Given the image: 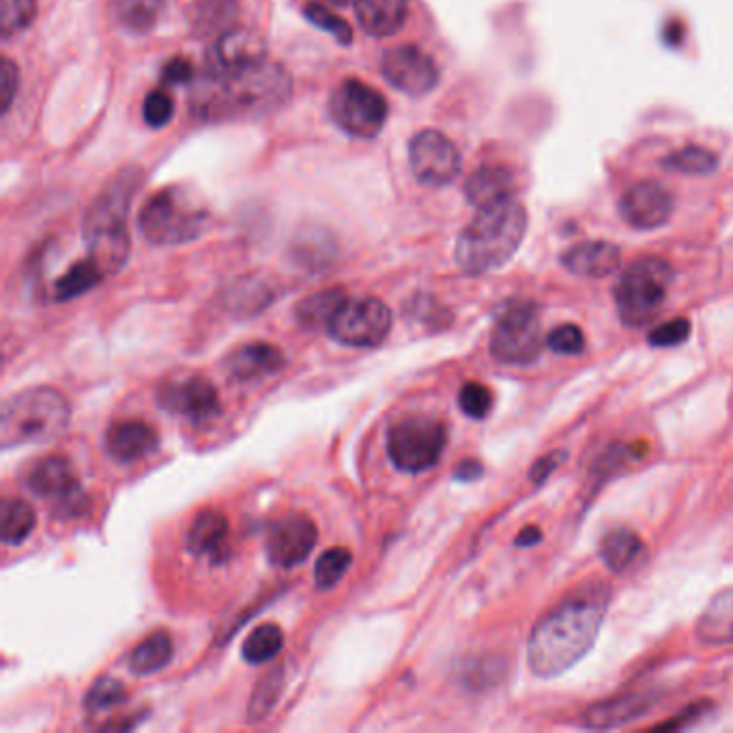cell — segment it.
Instances as JSON below:
<instances>
[{
	"mask_svg": "<svg viewBox=\"0 0 733 733\" xmlns=\"http://www.w3.org/2000/svg\"><path fill=\"white\" fill-rule=\"evenodd\" d=\"M392 329V310L377 297L347 299L325 332L355 349L379 347Z\"/></svg>",
	"mask_w": 733,
	"mask_h": 733,
	"instance_id": "cell-11",
	"label": "cell"
},
{
	"mask_svg": "<svg viewBox=\"0 0 733 733\" xmlns=\"http://www.w3.org/2000/svg\"><path fill=\"white\" fill-rule=\"evenodd\" d=\"M465 196L476 209L516 198V181L508 168L482 166L465 183Z\"/></svg>",
	"mask_w": 733,
	"mask_h": 733,
	"instance_id": "cell-24",
	"label": "cell"
},
{
	"mask_svg": "<svg viewBox=\"0 0 733 733\" xmlns=\"http://www.w3.org/2000/svg\"><path fill=\"white\" fill-rule=\"evenodd\" d=\"M458 405L471 420H484L493 409V392L484 383L469 381L458 392Z\"/></svg>",
	"mask_w": 733,
	"mask_h": 733,
	"instance_id": "cell-41",
	"label": "cell"
},
{
	"mask_svg": "<svg viewBox=\"0 0 733 733\" xmlns=\"http://www.w3.org/2000/svg\"><path fill=\"white\" fill-rule=\"evenodd\" d=\"M482 473H484L482 463H478L476 458H467V461L456 465V469H454V480H458V482H473V480L482 478Z\"/></svg>",
	"mask_w": 733,
	"mask_h": 733,
	"instance_id": "cell-50",
	"label": "cell"
},
{
	"mask_svg": "<svg viewBox=\"0 0 733 733\" xmlns=\"http://www.w3.org/2000/svg\"><path fill=\"white\" fill-rule=\"evenodd\" d=\"M138 224L142 237L153 246H181L207 231L209 209L185 185H168L142 205Z\"/></svg>",
	"mask_w": 733,
	"mask_h": 733,
	"instance_id": "cell-6",
	"label": "cell"
},
{
	"mask_svg": "<svg viewBox=\"0 0 733 733\" xmlns=\"http://www.w3.org/2000/svg\"><path fill=\"white\" fill-rule=\"evenodd\" d=\"M239 0H196L188 13L192 33L198 39L222 37L237 26Z\"/></svg>",
	"mask_w": 733,
	"mask_h": 733,
	"instance_id": "cell-26",
	"label": "cell"
},
{
	"mask_svg": "<svg viewBox=\"0 0 733 733\" xmlns=\"http://www.w3.org/2000/svg\"><path fill=\"white\" fill-rule=\"evenodd\" d=\"M172 639L168 632L157 630L145 641H140L129 654V671L136 675H153L162 671L172 660Z\"/></svg>",
	"mask_w": 733,
	"mask_h": 733,
	"instance_id": "cell-31",
	"label": "cell"
},
{
	"mask_svg": "<svg viewBox=\"0 0 733 733\" xmlns=\"http://www.w3.org/2000/svg\"><path fill=\"white\" fill-rule=\"evenodd\" d=\"M20 86V69L11 59H3V69H0V106H3V114H7L13 106V99L18 95Z\"/></svg>",
	"mask_w": 733,
	"mask_h": 733,
	"instance_id": "cell-46",
	"label": "cell"
},
{
	"mask_svg": "<svg viewBox=\"0 0 733 733\" xmlns=\"http://www.w3.org/2000/svg\"><path fill=\"white\" fill-rule=\"evenodd\" d=\"M226 368L237 381H256L280 372L284 368V353L276 344L250 342L228 355Z\"/></svg>",
	"mask_w": 733,
	"mask_h": 733,
	"instance_id": "cell-20",
	"label": "cell"
},
{
	"mask_svg": "<svg viewBox=\"0 0 733 733\" xmlns=\"http://www.w3.org/2000/svg\"><path fill=\"white\" fill-rule=\"evenodd\" d=\"M600 555L605 559V564L611 572L624 574L630 572L645 555V542L637 531L628 527H617L602 538L600 542Z\"/></svg>",
	"mask_w": 733,
	"mask_h": 733,
	"instance_id": "cell-28",
	"label": "cell"
},
{
	"mask_svg": "<svg viewBox=\"0 0 733 733\" xmlns=\"http://www.w3.org/2000/svg\"><path fill=\"white\" fill-rule=\"evenodd\" d=\"M273 297V289L267 284H263L261 280H254V282H248V280H241L239 286H235L233 289V301H235V308L239 312H246V308L250 312H256L261 310L263 306H267V301H271Z\"/></svg>",
	"mask_w": 733,
	"mask_h": 733,
	"instance_id": "cell-42",
	"label": "cell"
},
{
	"mask_svg": "<svg viewBox=\"0 0 733 733\" xmlns=\"http://www.w3.org/2000/svg\"><path fill=\"white\" fill-rule=\"evenodd\" d=\"M127 699V688L114 678H99L84 695V708L91 714L117 708Z\"/></svg>",
	"mask_w": 733,
	"mask_h": 733,
	"instance_id": "cell-39",
	"label": "cell"
},
{
	"mask_svg": "<svg viewBox=\"0 0 733 733\" xmlns=\"http://www.w3.org/2000/svg\"><path fill=\"white\" fill-rule=\"evenodd\" d=\"M542 540V531L538 527H525L519 536H516V546H534Z\"/></svg>",
	"mask_w": 733,
	"mask_h": 733,
	"instance_id": "cell-51",
	"label": "cell"
},
{
	"mask_svg": "<svg viewBox=\"0 0 733 733\" xmlns=\"http://www.w3.org/2000/svg\"><path fill=\"white\" fill-rule=\"evenodd\" d=\"M663 166L688 177H708L718 168V157L703 147H684L671 153Z\"/></svg>",
	"mask_w": 733,
	"mask_h": 733,
	"instance_id": "cell-35",
	"label": "cell"
},
{
	"mask_svg": "<svg viewBox=\"0 0 733 733\" xmlns=\"http://www.w3.org/2000/svg\"><path fill=\"white\" fill-rule=\"evenodd\" d=\"M140 181V168H121L119 172H114L84 213L82 235L86 248H89V256L106 276L123 269L129 258V250H132L127 215Z\"/></svg>",
	"mask_w": 733,
	"mask_h": 733,
	"instance_id": "cell-3",
	"label": "cell"
},
{
	"mask_svg": "<svg viewBox=\"0 0 733 733\" xmlns=\"http://www.w3.org/2000/svg\"><path fill=\"white\" fill-rule=\"evenodd\" d=\"M284 635L276 624H261L254 628L241 645V656L250 665L271 663L282 652Z\"/></svg>",
	"mask_w": 733,
	"mask_h": 733,
	"instance_id": "cell-34",
	"label": "cell"
},
{
	"mask_svg": "<svg viewBox=\"0 0 733 733\" xmlns=\"http://www.w3.org/2000/svg\"><path fill=\"white\" fill-rule=\"evenodd\" d=\"M37 514L28 501L20 497H7L0 508V540L7 546L22 544L33 534Z\"/></svg>",
	"mask_w": 733,
	"mask_h": 733,
	"instance_id": "cell-30",
	"label": "cell"
},
{
	"mask_svg": "<svg viewBox=\"0 0 733 733\" xmlns=\"http://www.w3.org/2000/svg\"><path fill=\"white\" fill-rule=\"evenodd\" d=\"M172 114H175V102L166 91L155 89L147 95L145 106H142V117H145L149 127H166Z\"/></svg>",
	"mask_w": 733,
	"mask_h": 733,
	"instance_id": "cell-43",
	"label": "cell"
},
{
	"mask_svg": "<svg viewBox=\"0 0 733 733\" xmlns=\"http://www.w3.org/2000/svg\"><path fill=\"white\" fill-rule=\"evenodd\" d=\"M448 443L445 426L428 415H409L387 430V456L402 473H422L439 463Z\"/></svg>",
	"mask_w": 733,
	"mask_h": 733,
	"instance_id": "cell-8",
	"label": "cell"
},
{
	"mask_svg": "<svg viewBox=\"0 0 733 733\" xmlns=\"http://www.w3.org/2000/svg\"><path fill=\"white\" fill-rule=\"evenodd\" d=\"M347 299H349L347 291L340 289V286H334V289L319 291L306 299H301L295 310V316L299 325H304L306 329H327Z\"/></svg>",
	"mask_w": 733,
	"mask_h": 733,
	"instance_id": "cell-29",
	"label": "cell"
},
{
	"mask_svg": "<svg viewBox=\"0 0 733 733\" xmlns=\"http://www.w3.org/2000/svg\"><path fill=\"white\" fill-rule=\"evenodd\" d=\"M106 278V273L99 269V265L93 261L91 256L82 258V261L71 265L63 276L54 282V299L56 301H69L76 299L84 293H89L91 289L102 282Z\"/></svg>",
	"mask_w": 733,
	"mask_h": 733,
	"instance_id": "cell-32",
	"label": "cell"
},
{
	"mask_svg": "<svg viewBox=\"0 0 733 733\" xmlns=\"http://www.w3.org/2000/svg\"><path fill=\"white\" fill-rule=\"evenodd\" d=\"M527 233V211L516 198L478 209L458 235L454 258L469 276L501 269L519 252Z\"/></svg>",
	"mask_w": 733,
	"mask_h": 733,
	"instance_id": "cell-4",
	"label": "cell"
},
{
	"mask_svg": "<svg viewBox=\"0 0 733 733\" xmlns=\"http://www.w3.org/2000/svg\"><path fill=\"white\" fill-rule=\"evenodd\" d=\"M353 562V555L344 546H334V549L325 551L319 559H316L314 566V583L319 589H332L336 587L344 574L349 572Z\"/></svg>",
	"mask_w": 733,
	"mask_h": 733,
	"instance_id": "cell-37",
	"label": "cell"
},
{
	"mask_svg": "<svg viewBox=\"0 0 733 733\" xmlns=\"http://www.w3.org/2000/svg\"><path fill=\"white\" fill-rule=\"evenodd\" d=\"M695 635L706 645H733V587L710 600L695 626Z\"/></svg>",
	"mask_w": 733,
	"mask_h": 733,
	"instance_id": "cell-27",
	"label": "cell"
},
{
	"mask_svg": "<svg viewBox=\"0 0 733 733\" xmlns=\"http://www.w3.org/2000/svg\"><path fill=\"white\" fill-rule=\"evenodd\" d=\"M71 420L67 398L52 387H31L3 402L0 443L3 450L28 443H46L65 433Z\"/></svg>",
	"mask_w": 733,
	"mask_h": 733,
	"instance_id": "cell-5",
	"label": "cell"
},
{
	"mask_svg": "<svg viewBox=\"0 0 733 733\" xmlns=\"http://www.w3.org/2000/svg\"><path fill=\"white\" fill-rule=\"evenodd\" d=\"M620 263L622 252L609 241H587L562 256V265L581 278H607Z\"/></svg>",
	"mask_w": 733,
	"mask_h": 733,
	"instance_id": "cell-21",
	"label": "cell"
},
{
	"mask_svg": "<svg viewBox=\"0 0 733 733\" xmlns=\"http://www.w3.org/2000/svg\"><path fill=\"white\" fill-rule=\"evenodd\" d=\"M488 349L501 364L525 366L536 362L542 349L538 306L531 301H516L503 308L495 321Z\"/></svg>",
	"mask_w": 733,
	"mask_h": 733,
	"instance_id": "cell-9",
	"label": "cell"
},
{
	"mask_svg": "<svg viewBox=\"0 0 733 733\" xmlns=\"http://www.w3.org/2000/svg\"><path fill=\"white\" fill-rule=\"evenodd\" d=\"M355 16L372 37H392L409 18V0H355Z\"/></svg>",
	"mask_w": 733,
	"mask_h": 733,
	"instance_id": "cell-25",
	"label": "cell"
},
{
	"mask_svg": "<svg viewBox=\"0 0 733 733\" xmlns=\"http://www.w3.org/2000/svg\"><path fill=\"white\" fill-rule=\"evenodd\" d=\"M712 708V703L710 701H697V703H693V706H688L682 714H678V716H675L673 718V721H669V723H663V725H656L654 729H660V731H675V729H684V727H688V725H693V723H697L699 721V718L703 716V714H706L708 710Z\"/></svg>",
	"mask_w": 733,
	"mask_h": 733,
	"instance_id": "cell-47",
	"label": "cell"
},
{
	"mask_svg": "<svg viewBox=\"0 0 733 733\" xmlns=\"http://www.w3.org/2000/svg\"><path fill=\"white\" fill-rule=\"evenodd\" d=\"M329 5H336V7H347L351 3H355V0H327Z\"/></svg>",
	"mask_w": 733,
	"mask_h": 733,
	"instance_id": "cell-52",
	"label": "cell"
},
{
	"mask_svg": "<svg viewBox=\"0 0 733 733\" xmlns=\"http://www.w3.org/2000/svg\"><path fill=\"white\" fill-rule=\"evenodd\" d=\"M106 452L119 463H134L160 448V435L145 420H121L106 430Z\"/></svg>",
	"mask_w": 733,
	"mask_h": 733,
	"instance_id": "cell-19",
	"label": "cell"
},
{
	"mask_svg": "<svg viewBox=\"0 0 733 733\" xmlns=\"http://www.w3.org/2000/svg\"><path fill=\"white\" fill-rule=\"evenodd\" d=\"M282 688H284V669L282 667L271 669L269 673L263 675L261 682H258L254 688L250 708H248V718L252 723L263 721V718H267L269 712L276 708Z\"/></svg>",
	"mask_w": 733,
	"mask_h": 733,
	"instance_id": "cell-36",
	"label": "cell"
},
{
	"mask_svg": "<svg viewBox=\"0 0 733 733\" xmlns=\"http://www.w3.org/2000/svg\"><path fill=\"white\" fill-rule=\"evenodd\" d=\"M564 461V452H549L540 456L538 461L534 463V467H531L529 471V480L534 484H544L546 480H549L553 476V471L559 467V463Z\"/></svg>",
	"mask_w": 733,
	"mask_h": 733,
	"instance_id": "cell-48",
	"label": "cell"
},
{
	"mask_svg": "<svg viewBox=\"0 0 733 733\" xmlns=\"http://www.w3.org/2000/svg\"><path fill=\"white\" fill-rule=\"evenodd\" d=\"M329 112L336 125L353 138L370 140L383 132L387 121V99L370 84L349 78L336 86L329 99Z\"/></svg>",
	"mask_w": 733,
	"mask_h": 733,
	"instance_id": "cell-10",
	"label": "cell"
},
{
	"mask_svg": "<svg viewBox=\"0 0 733 733\" xmlns=\"http://www.w3.org/2000/svg\"><path fill=\"white\" fill-rule=\"evenodd\" d=\"M157 400H160V405L166 411L181 415V418L194 424H207L222 413L220 394L215 390V385L205 377L172 381L162 387L160 394H157Z\"/></svg>",
	"mask_w": 733,
	"mask_h": 733,
	"instance_id": "cell-15",
	"label": "cell"
},
{
	"mask_svg": "<svg viewBox=\"0 0 733 733\" xmlns=\"http://www.w3.org/2000/svg\"><path fill=\"white\" fill-rule=\"evenodd\" d=\"M675 209V198L658 181H639L628 188L620 200V213L628 226L637 231H656L665 226Z\"/></svg>",
	"mask_w": 733,
	"mask_h": 733,
	"instance_id": "cell-16",
	"label": "cell"
},
{
	"mask_svg": "<svg viewBox=\"0 0 733 733\" xmlns=\"http://www.w3.org/2000/svg\"><path fill=\"white\" fill-rule=\"evenodd\" d=\"M461 164V153L454 142L437 129H422L409 142V166L413 177L430 188L452 183L461 172Z\"/></svg>",
	"mask_w": 733,
	"mask_h": 733,
	"instance_id": "cell-12",
	"label": "cell"
},
{
	"mask_svg": "<svg viewBox=\"0 0 733 733\" xmlns=\"http://www.w3.org/2000/svg\"><path fill=\"white\" fill-rule=\"evenodd\" d=\"M316 540H319V529H316L310 516L293 512L269 525L265 551L273 566L293 568L306 562L316 546Z\"/></svg>",
	"mask_w": 733,
	"mask_h": 733,
	"instance_id": "cell-13",
	"label": "cell"
},
{
	"mask_svg": "<svg viewBox=\"0 0 733 733\" xmlns=\"http://www.w3.org/2000/svg\"><path fill=\"white\" fill-rule=\"evenodd\" d=\"M293 80L269 59L224 74H207L188 99L198 119L209 123L254 121L273 114L291 99Z\"/></svg>",
	"mask_w": 733,
	"mask_h": 733,
	"instance_id": "cell-2",
	"label": "cell"
},
{
	"mask_svg": "<svg viewBox=\"0 0 733 733\" xmlns=\"http://www.w3.org/2000/svg\"><path fill=\"white\" fill-rule=\"evenodd\" d=\"M192 76H194V67L188 59H183V56H175V59H170L162 71V78L168 84H185L192 80Z\"/></svg>",
	"mask_w": 733,
	"mask_h": 733,
	"instance_id": "cell-49",
	"label": "cell"
},
{
	"mask_svg": "<svg viewBox=\"0 0 733 733\" xmlns=\"http://www.w3.org/2000/svg\"><path fill=\"white\" fill-rule=\"evenodd\" d=\"M26 486L43 499H56L61 508H76V501L82 497L78 473L69 458L61 454L43 456L31 465L24 476Z\"/></svg>",
	"mask_w": 733,
	"mask_h": 733,
	"instance_id": "cell-17",
	"label": "cell"
},
{
	"mask_svg": "<svg viewBox=\"0 0 733 733\" xmlns=\"http://www.w3.org/2000/svg\"><path fill=\"white\" fill-rule=\"evenodd\" d=\"M381 71L385 80L400 93L411 97L428 95L439 84V67L418 46H396L383 54Z\"/></svg>",
	"mask_w": 733,
	"mask_h": 733,
	"instance_id": "cell-14",
	"label": "cell"
},
{
	"mask_svg": "<svg viewBox=\"0 0 733 733\" xmlns=\"http://www.w3.org/2000/svg\"><path fill=\"white\" fill-rule=\"evenodd\" d=\"M654 701L656 699L648 693H630V695L600 701L583 714L581 725L587 729L620 727V725H626L628 721H635V718L648 712L654 706Z\"/></svg>",
	"mask_w": 733,
	"mask_h": 733,
	"instance_id": "cell-22",
	"label": "cell"
},
{
	"mask_svg": "<svg viewBox=\"0 0 733 733\" xmlns=\"http://www.w3.org/2000/svg\"><path fill=\"white\" fill-rule=\"evenodd\" d=\"M688 336H691V323H688V319H671L669 323L652 329L648 342L652 347H678V344L688 340Z\"/></svg>",
	"mask_w": 733,
	"mask_h": 733,
	"instance_id": "cell-45",
	"label": "cell"
},
{
	"mask_svg": "<svg viewBox=\"0 0 733 733\" xmlns=\"http://www.w3.org/2000/svg\"><path fill=\"white\" fill-rule=\"evenodd\" d=\"M164 5L166 0H110V11L127 31L145 33L160 20Z\"/></svg>",
	"mask_w": 733,
	"mask_h": 733,
	"instance_id": "cell-33",
	"label": "cell"
},
{
	"mask_svg": "<svg viewBox=\"0 0 733 733\" xmlns=\"http://www.w3.org/2000/svg\"><path fill=\"white\" fill-rule=\"evenodd\" d=\"M673 267L663 258L648 256L632 263L615 284V304L628 327H643L663 308L673 284Z\"/></svg>",
	"mask_w": 733,
	"mask_h": 733,
	"instance_id": "cell-7",
	"label": "cell"
},
{
	"mask_svg": "<svg viewBox=\"0 0 733 733\" xmlns=\"http://www.w3.org/2000/svg\"><path fill=\"white\" fill-rule=\"evenodd\" d=\"M37 18V0H0V35L5 39L26 31Z\"/></svg>",
	"mask_w": 733,
	"mask_h": 733,
	"instance_id": "cell-38",
	"label": "cell"
},
{
	"mask_svg": "<svg viewBox=\"0 0 733 733\" xmlns=\"http://www.w3.org/2000/svg\"><path fill=\"white\" fill-rule=\"evenodd\" d=\"M549 349L559 355H579L585 349V334L577 325H562L546 338Z\"/></svg>",
	"mask_w": 733,
	"mask_h": 733,
	"instance_id": "cell-44",
	"label": "cell"
},
{
	"mask_svg": "<svg viewBox=\"0 0 733 733\" xmlns=\"http://www.w3.org/2000/svg\"><path fill=\"white\" fill-rule=\"evenodd\" d=\"M304 16L310 24L332 35L338 43H342V46H349L353 41V28L349 26V22H344L334 11H329L321 3H308L304 7Z\"/></svg>",
	"mask_w": 733,
	"mask_h": 733,
	"instance_id": "cell-40",
	"label": "cell"
},
{
	"mask_svg": "<svg viewBox=\"0 0 733 733\" xmlns=\"http://www.w3.org/2000/svg\"><path fill=\"white\" fill-rule=\"evenodd\" d=\"M188 549L198 557H207L213 564L226 562L228 559L226 516L215 510L200 512L188 531Z\"/></svg>",
	"mask_w": 733,
	"mask_h": 733,
	"instance_id": "cell-23",
	"label": "cell"
},
{
	"mask_svg": "<svg viewBox=\"0 0 733 733\" xmlns=\"http://www.w3.org/2000/svg\"><path fill=\"white\" fill-rule=\"evenodd\" d=\"M267 59L265 41L248 28L235 26L222 37L215 39L209 52L207 67L211 74H224V71H235L256 65Z\"/></svg>",
	"mask_w": 733,
	"mask_h": 733,
	"instance_id": "cell-18",
	"label": "cell"
},
{
	"mask_svg": "<svg viewBox=\"0 0 733 733\" xmlns=\"http://www.w3.org/2000/svg\"><path fill=\"white\" fill-rule=\"evenodd\" d=\"M607 605V589L592 585L568 596L540 620L527 645L531 673L540 680H551L577 665L594 648Z\"/></svg>",
	"mask_w": 733,
	"mask_h": 733,
	"instance_id": "cell-1",
	"label": "cell"
}]
</instances>
